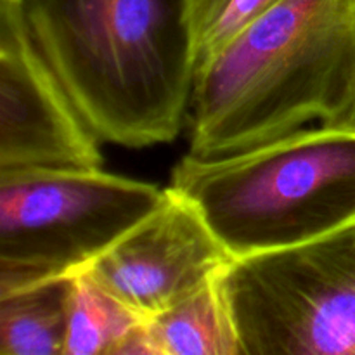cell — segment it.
<instances>
[{"mask_svg":"<svg viewBox=\"0 0 355 355\" xmlns=\"http://www.w3.org/2000/svg\"><path fill=\"white\" fill-rule=\"evenodd\" d=\"M232 260L198 208L168 186L158 207L82 272L148 319L220 276Z\"/></svg>","mask_w":355,"mask_h":355,"instance_id":"8992f818","label":"cell"},{"mask_svg":"<svg viewBox=\"0 0 355 355\" xmlns=\"http://www.w3.org/2000/svg\"><path fill=\"white\" fill-rule=\"evenodd\" d=\"M243 355H355V220L220 274Z\"/></svg>","mask_w":355,"mask_h":355,"instance_id":"5b68a950","label":"cell"},{"mask_svg":"<svg viewBox=\"0 0 355 355\" xmlns=\"http://www.w3.org/2000/svg\"><path fill=\"white\" fill-rule=\"evenodd\" d=\"M163 193L103 168L0 170V295L85 270Z\"/></svg>","mask_w":355,"mask_h":355,"instance_id":"277c9868","label":"cell"},{"mask_svg":"<svg viewBox=\"0 0 355 355\" xmlns=\"http://www.w3.org/2000/svg\"><path fill=\"white\" fill-rule=\"evenodd\" d=\"M24 33L101 142H170L196 76L189 0H10Z\"/></svg>","mask_w":355,"mask_h":355,"instance_id":"6da1fadb","label":"cell"},{"mask_svg":"<svg viewBox=\"0 0 355 355\" xmlns=\"http://www.w3.org/2000/svg\"><path fill=\"white\" fill-rule=\"evenodd\" d=\"M144 322L158 355H243L220 276Z\"/></svg>","mask_w":355,"mask_h":355,"instance_id":"ba28073f","label":"cell"},{"mask_svg":"<svg viewBox=\"0 0 355 355\" xmlns=\"http://www.w3.org/2000/svg\"><path fill=\"white\" fill-rule=\"evenodd\" d=\"M141 321V315L87 274H76L62 355H114L121 340Z\"/></svg>","mask_w":355,"mask_h":355,"instance_id":"30bf717a","label":"cell"},{"mask_svg":"<svg viewBox=\"0 0 355 355\" xmlns=\"http://www.w3.org/2000/svg\"><path fill=\"white\" fill-rule=\"evenodd\" d=\"M101 141L0 0V170L103 168Z\"/></svg>","mask_w":355,"mask_h":355,"instance_id":"52a82bcc","label":"cell"},{"mask_svg":"<svg viewBox=\"0 0 355 355\" xmlns=\"http://www.w3.org/2000/svg\"><path fill=\"white\" fill-rule=\"evenodd\" d=\"M281 0H189L196 71Z\"/></svg>","mask_w":355,"mask_h":355,"instance_id":"8fae6325","label":"cell"},{"mask_svg":"<svg viewBox=\"0 0 355 355\" xmlns=\"http://www.w3.org/2000/svg\"><path fill=\"white\" fill-rule=\"evenodd\" d=\"M75 276L0 295V354L62 355Z\"/></svg>","mask_w":355,"mask_h":355,"instance_id":"9c48e42d","label":"cell"},{"mask_svg":"<svg viewBox=\"0 0 355 355\" xmlns=\"http://www.w3.org/2000/svg\"><path fill=\"white\" fill-rule=\"evenodd\" d=\"M189 111L200 158L355 125V0H281L198 68Z\"/></svg>","mask_w":355,"mask_h":355,"instance_id":"7a4b0ae2","label":"cell"},{"mask_svg":"<svg viewBox=\"0 0 355 355\" xmlns=\"http://www.w3.org/2000/svg\"><path fill=\"white\" fill-rule=\"evenodd\" d=\"M170 187L232 259L321 238L355 220V125L300 128L217 158L187 153Z\"/></svg>","mask_w":355,"mask_h":355,"instance_id":"3957f363","label":"cell"}]
</instances>
